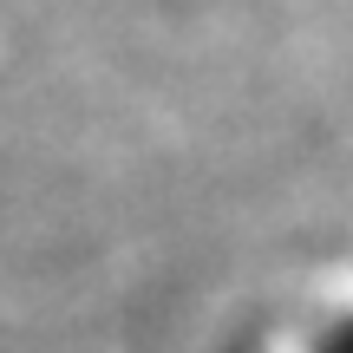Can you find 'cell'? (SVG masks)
Returning <instances> with one entry per match:
<instances>
[{
  "instance_id": "1",
  "label": "cell",
  "mask_w": 353,
  "mask_h": 353,
  "mask_svg": "<svg viewBox=\"0 0 353 353\" xmlns=\"http://www.w3.org/2000/svg\"><path fill=\"white\" fill-rule=\"evenodd\" d=\"M321 353H353V327H347V334H334V341L321 347Z\"/></svg>"
}]
</instances>
